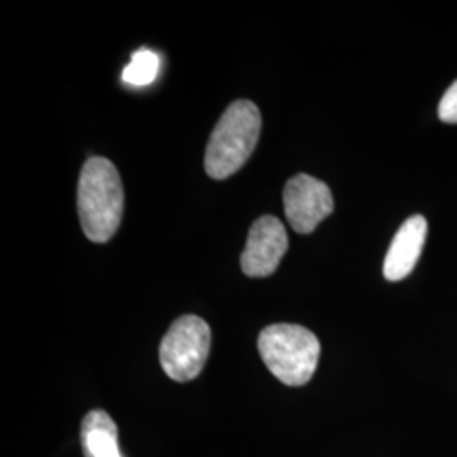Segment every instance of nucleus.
Returning <instances> with one entry per match:
<instances>
[{
    "mask_svg": "<svg viewBox=\"0 0 457 457\" xmlns=\"http://www.w3.org/2000/svg\"><path fill=\"white\" fill-rule=\"evenodd\" d=\"M124 190L112 162L94 156L83 164L79 180V215L85 236L107 243L120 226Z\"/></svg>",
    "mask_w": 457,
    "mask_h": 457,
    "instance_id": "nucleus-1",
    "label": "nucleus"
},
{
    "mask_svg": "<svg viewBox=\"0 0 457 457\" xmlns=\"http://www.w3.org/2000/svg\"><path fill=\"white\" fill-rule=\"evenodd\" d=\"M262 134L260 109L249 100H236L217 122L205 151V171L224 180L251 158Z\"/></svg>",
    "mask_w": 457,
    "mask_h": 457,
    "instance_id": "nucleus-2",
    "label": "nucleus"
},
{
    "mask_svg": "<svg viewBox=\"0 0 457 457\" xmlns=\"http://www.w3.org/2000/svg\"><path fill=\"white\" fill-rule=\"evenodd\" d=\"M258 349L266 368L287 386L307 385L320 358L317 336L296 324H275L262 328Z\"/></svg>",
    "mask_w": 457,
    "mask_h": 457,
    "instance_id": "nucleus-3",
    "label": "nucleus"
},
{
    "mask_svg": "<svg viewBox=\"0 0 457 457\" xmlns=\"http://www.w3.org/2000/svg\"><path fill=\"white\" fill-rule=\"evenodd\" d=\"M212 334L209 324L196 315H183L168 328L160 345V362L164 373L175 381H192L202 373Z\"/></svg>",
    "mask_w": 457,
    "mask_h": 457,
    "instance_id": "nucleus-4",
    "label": "nucleus"
},
{
    "mask_svg": "<svg viewBox=\"0 0 457 457\" xmlns=\"http://www.w3.org/2000/svg\"><path fill=\"white\" fill-rule=\"evenodd\" d=\"M285 213L298 234H311L334 212V196L324 181L300 173L288 180L283 192Z\"/></svg>",
    "mask_w": 457,
    "mask_h": 457,
    "instance_id": "nucleus-5",
    "label": "nucleus"
},
{
    "mask_svg": "<svg viewBox=\"0 0 457 457\" xmlns=\"http://www.w3.org/2000/svg\"><path fill=\"white\" fill-rule=\"evenodd\" d=\"M288 249L287 228L273 215L260 217L247 234L241 268L251 278L273 275Z\"/></svg>",
    "mask_w": 457,
    "mask_h": 457,
    "instance_id": "nucleus-6",
    "label": "nucleus"
},
{
    "mask_svg": "<svg viewBox=\"0 0 457 457\" xmlns=\"http://www.w3.org/2000/svg\"><path fill=\"white\" fill-rule=\"evenodd\" d=\"M427 228L424 215H411L396 230L383 264V275L388 281H400L413 271L424 249Z\"/></svg>",
    "mask_w": 457,
    "mask_h": 457,
    "instance_id": "nucleus-7",
    "label": "nucleus"
},
{
    "mask_svg": "<svg viewBox=\"0 0 457 457\" xmlns=\"http://www.w3.org/2000/svg\"><path fill=\"white\" fill-rule=\"evenodd\" d=\"M80 444L85 457H122L117 425L105 410H92L85 415Z\"/></svg>",
    "mask_w": 457,
    "mask_h": 457,
    "instance_id": "nucleus-8",
    "label": "nucleus"
},
{
    "mask_svg": "<svg viewBox=\"0 0 457 457\" xmlns=\"http://www.w3.org/2000/svg\"><path fill=\"white\" fill-rule=\"evenodd\" d=\"M160 56L149 49H139L132 54L131 63L124 68L122 80L132 87H146L156 80Z\"/></svg>",
    "mask_w": 457,
    "mask_h": 457,
    "instance_id": "nucleus-9",
    "label": "nucleus"
},
{
    "mask_svg": "<svg viewBox=\"0 0 457 457\" xmlns=\"http://www.w3.org/2000/svg\"><path fill=\"white\" fill-rule=\"evenodd\" d=\"M439 119L447 124H457V80L444 94L439 104Z\"/></svg>",
    "mask_w": 457,
    "mask_h": 457,
    "instance_id": "nucleus-10",
    "label": "nucleus"
}]
</instances>
